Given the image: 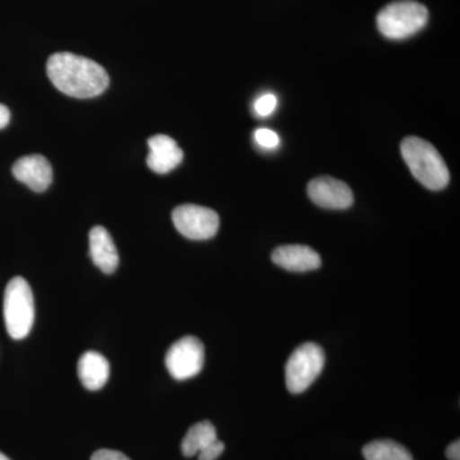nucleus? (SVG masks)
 Returning <instances> with one entry per match:
<instances>
[{
  "label": "nucleus",
  "mask_w": 460,
  "mask_h": 460,
  "mask_svg": "<svg viewBox=\"0 0 460 460\" xmlns=\"http://www.w3.org/2000/svg\"><path fill=\"white\" fill-rule=\"evenodd\" d=\"M5 329L12 339H25L31 332L35 321V302L31 288L23 278L16 277L9 281L4 292Z\"/></svg>",
  "instance_id": "obj_4"
},
{
  "label": "nucleus",
  "mask_w": 460,
  "mask_h": 460,
  "mask_svg": "<svg viewBox=\"0 0 460 460\" xmlns=\"http://www.w3.org/2000/svg\"><path fill=\"white\" fill-rule=\"evenodd\" d=\"M150 153L147 156V165L157 174H166L177 168L183 160V151L177 142L165 135H156L147 142Z\"/></svg>",
  "instance_id": "obj_10"
},
{
  "label": "nucleus",
  "mask_w": 460,
  "mask_h": 460,
  "mask_svg": "<svg viewBox=\"0 0 460 460\" xmlns=\"http://www.w3.org/2000/svg\"><path fill=\"white\" fill-rule=\"evenodd\" d=\"M224 449H226V445L217 438V441L199 453V460H217L222 456Z\"/></svg>",
  "instance_id": "obj_18"
},
{
  "label": "nucleus",
  "mask_w": 460,
  "mask_h": 460,
  "mask_svg": "<svg viewBox=\"0 0 460 460\" xmlns=\"http://www.w3.org/2000/svg\"><path fill=\"white\" fill-rule=\"evenodd\" d=\"M14 178L26 184L35 192H44L49 189L53 181V169L47 157L29 155L21 157L12 168Z\"/></svg>",
  "instance_id": "obj_9"
},
{
  "label": "nucleus",
  "mask_w": 460,
  "mask_h": 460,
  "mask_svg": "<svg viewBox=\"0 0 460 460\" xmlns=\"http://www.w3.org/2000/svg\"><path fill=\"white\" fill-rule=\"evenodd\" d=\"M11 120V111L5 105L0 104V129L5 128Z\"/></svg>",
  "instance_id": "obj_21"
},
{
  "label": "nucleus",
  "mask_w": 460,
  "mask_h": 460,
  "mask_svg": "<svg viewBox=\"0 0 460 460\" xmlns=\"http://www.w3.org/2000/svg\"><path fill=\"white\" fill-rule=\"evenodd\" d=\"M78 376L81 383L91 390L102 389L108 383L109 375H111V366L108 359L102 354L98 352H86L81 357L77 366Z\"/></svg>",
  "instance_id": "obj_13"
},
{
  "label": "nucleus",
  "mask_w": 460,
  "mask_h": 460,
  "mask_svg": "<svg viewBox=\"0 0 460 460\" xmlns=\"http://www.w3.org/2000/svg\"><path fill=\"white\" fill-rule=\"evenodd\" d=\"M217 440V429L213 423L208 420H202V422L196 423L192 428L187 431L181 441V453L184 456H195L199 452L206 449L208 445Z\"/></svg>",
  "instance_id": "obj_14"
},
{
  "label": "nucleus",
  "mask_w": 460,
  "mask_h": 460,
  "mask_svg": "<svg viewBox=\"0 0 460 460\" xmlns=\"http://www.w3.org/2000/svg\"><path fill=\"white\" fill-rule=\"evenodd\" d=\"M278 99L274 93H265V95L260 96L255 102V111L260 117H269L274 113L277 109Z\"/></svg>",
  "instance_id": "obj_16"
},
{
  "label": "nucleus",
  "mask_w": 460,
  "mask_h": 460,
  "mask_svg": "<svg viewBox=\"0 0 460 460\" xmlns=\"http://www.w3.org/2000/svg\"><path fill=\"white\" fill-rule=\"evenodd\" d=\"M90 256L105 274H113L119 265L117 247L107 229L95 226L90 232Z\"/></svg>",
  "instance_id": "obj_12"
},
{
  "label": "nucleus",
  "mask_w": 460,
  "mask_h": 460,
  "mask_svg": "<svg viewBox=\"0 0 460 460\" xmlns=\"http://www.w3.org/2000/svg\"><path fill=\"white\" fill-rule=\"evenodd\" d=\"M308 196L314 204L332 210H344L353 204V192L344 181L319 177L308 184Z\"/></svg>",
  "instance_id": "obj_8"
},
{
  "label": "nucleus",
  "mask_w": 460,
  "mask_h": 460,
  "mask_svg": "<svg viewBox=\"0 0 460 460\" xmlns=\"http://www.w3.org/2000/svg\"><path fill=\"white\" fill-rule=\"evenodd\" d=\"M447 456L450 460H460V443L459 440L454 441L447 449Z\"/></svg>",
  "instance_id": "obj_20"
},
{
  "label": "nucleus",
  "mask_w": 460,
  "mask_h": 460,
  "mask_svg": "<svg viewBox=\"0 0 460 460\" xmlns=\"http://www.w3.org/2000/svg\"><path fill=\"white\" fill-rule=\"evenodd\" d=\"M51 84L60 93L77 99L102 95L109 86L107 71L89 58L71 53H57L47 65Z\"/></svg>",
  "instance_id": "obj_1"
},
{
  "label": "nucleus",
  "mask_w": 460,
  "mask_h": 460,
  "mask_svg": "<svg viewBox=\"0 0 460 460\" xmlns=\"http://www.w3.org/2000/svg\"><path fill=\"white\" fill-rule=\"evenodd\" d=\"M429 21L425 5L414 0L390 3L377 14L378 31L392 40H402L420 32Z\"/></svg>",
  "instance_id": "obj_3"
},
{
  "label": "nucleus",
  "mask_w": 460,
  "mask_h": 460,
  "mask_svg": "<svg viewBox=\"0 0 460 460\" xmlns=\"http://www.w3.org/2000/svg\"><path fill=\"white\" fill-rule=\"evenodd\" d=\"M366 460H414L402 445L393 440H375L362 450Z\"/></svg>",
  "instance_id": "obj_15"
},
{
  "label": "nucleus",
  "mask_w": 460,
  "mask_h": 460,
  "mask_svg": "<svg viewBox=\"0 0 460 460\" xmlns=\"http://www.w3.org/2000/svg\"><path fill=\"white\" fill-rule=\"evenodd\" d=\"M205 347L196 337H183L169 348L165 366L175 380H189L198 376L204 367Z\"/></svg>",
  "instance_id": "obj_6"
},
{
  "label": "nucleus",
  "mask_w": 460,
  "mask_h": 460,
  "mask_svg": "<svg viewBox=\"0 0 460 460\" xmlns=\"http://www.w3.org/2000/svg\"><path fill=\"white\" fill-rule=\"evenodd\" d=\"M255 140L260 146L272 150L279 146L280 138L274 131L268 128H260L255 132Z\"/></svg>",
  "instance_id": "obj_17"
},
{
  "label": "nucleus",
  "mask_w": 460,
  "mask_h": 460,
  "mask_svg": "<svg viewBox=\"0 0 460 460\" xmlns=\"http://www.w3.org/2000/svg\"><path fill=\"white\" fill-rule=\"evenodd\" d=\"M172 223L181 235L193 241L213 238L219 230V215L204 206H178L172 214Z\"/></svg>",
  "instance_id": "obj_7"
},
{
  "label": "nucleus",
  "mask_w": 460,
  "mask_h": 460,
  "mask_svg": "<svg viewBox=\"0 0 460 460\" xmlns=\"http://www.w3.org/2000/svg\"><path fill=\"white\" fill-rule=\"evenodd\" d=\"M402 156L413 177L426 189L440 190L449 183V169L429 141L419 137L405 138L402 142Z\"/></svg>",
  "instance_id": "obj_2"
},
{
  "label": "nucleus",
  "mask_w": 460,
  "mask_h": 460,
  "mask_svg": "<svg viewBox=\"0 0 460 460\" xmlns=\"http://www.w3.org/2000/svg\"><path fill=\"white\" fill-rule=\"evenodd\" d=\"M272 261L288 271H313L321 266V257L316 251L304 244H288L272 252Z\"/></svg>",
  "instance_id": "obj_11"
},
{
  "label": "nucleus",
  "mask_w": 460,
  "mask_h": 460,
  "mask_svg": "<svg viewBox=\"0 0 460 460\" xmlns=\"http://www.w3.org/2000/svg\"><path fill=\"white\" fill-rule=\"evenodd\" d=\"M0 460H11V459L7 458V456H5L4 454L0 453Z\"/></svg>",
  "instance_id": "obj_22"
},
{
  "label": "nucleus",
  "mask_w": 460,
  "mask_h": 460,
  "mask_svg": "<svg viewBox=\"0 0 460 460\" xmlns=\"http://www.w3.org/2000/svg\"><path fill=\"white\" fill-rule=\"evenodd\" d=\"M91 460H131L117 450L100 449L93 454Z\"/></svg>",
  "instance_id": "obj_19"
},
{
  "label": "nucleus",
  "mask_w": 460,
  "mask_h": 460,
  "mask_svg": "<svg viewBox=\"0 0 460 460\" xmlns=\"http://www.w3.org/2000/svg\"><path fill=\"white\" fill-rule=\"evenodd\" d=\"M325 365L323 348L314 343H305L296 348L288 359L286 383L292 394H301L313 384Z\"/></svg>",
  "instance_id": "obj_5"
}]
</instances>
